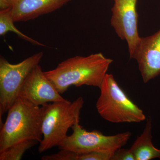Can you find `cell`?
<instances>
[{
    "instance_id": "cell-15",
    "label": "cell",
    "mask_w": 160,
    "mask_h": 160,
    "mask_svg": "<svg viewBox=\"0 0 160 160\" xmlns=\"http://www.w3.org/2000/svg\"><path fill=\"white\" fill-rule=\"evenodd\" d=\"M113 152H94L78 154V160H111Z\"/></svg>"
},
{
    "instance_id": "cell-12",
    "label": "cell",
    "mask_w": 160,
    "mask_h": 160,
    "mask_svg": "<svg viewBox=\"0 0 160 160\" xmlns=\"http://www.w3.org/2000/svg\"><path fill=\"white\" fill-rule=\"evenodd\" d=\"M14 21L12 17L10 9L0 10V35L4 36L8 32H12L17 35L19 37L37 46H46L28 36L24 34L18 30L14 25Z\"/></svg>"
},
{
    "instance_id": "cell-2",
    "label": "cell",
    "mask_w": 160,
    "mask_h": 160,
    "mask_svg": "<svg viewBox=\"0 0 160 160\" xmlns=\"http://www.w3.org/2000/svg\"><path fill=\"white\" fill-rule=\"evenodd\" d=\"M44 106H37L18 97L9 109L6 122L1 126L0 152L25 140L41 142Z\"/></svg>"
},
{
    "instance_id": "cell-10",
    "label": "cell",
    "mask_w": 160,
    "mask_h": 160,
    "mask_svg": "<svg viewBox=\"0 0 160 160\" xmlns=\"http://www.w3.org/2000/svg\"><path fill=\"white\" fill-rule=\"evenodd\" d=\"M71 0H10V12L15 22H27L60 9Z\"/></svg>"
},
{
    "instance_id": "cell-11",
    "label": "cell",
    "mask_w": 160,
    "mask_h": 160,
    "mask_svg": "<svg viewBox=\"0 0 160 160\" xmlns=\"http://www.w3.org/2000/svg\"><path fill=\"white\" fill-rule=\"evenodd\" d=\"M152 139V120L149 117L146 121L142 133L138 137L129 149L135 160L160 158V149L154 147Z\"/></svg>"
},
{
    "instance_id": "cell-14",
    "label": "cell",
    "mask_w": 160,
    "mask_h": 160,
    "mask_svg": "<svg viewBox=\"0 0 160 160\" xmlns=\"http://www.w3.org/2000/svg\"><path fill=\"white\" fill-rule=\"evenodd\" d=\"M78 154L74 152L66 149L55 154L45 155L42 158V160H78Z\"/></svg>"
},
{
    "instance_id": "cell-5",
    "label": "cell",
    "mask_w": 160,
    "mask_h": 160,
    "mask_svg": "<svg viewBox=\"0 0 160 160\" xmlns=\"http://www.w3.org/2000/svg\"><path fill=\"white\" fill-rule=\"evenodd\" d=\"M71 128L72 133L67 135L58 146L60 149L70 150L78 154L94 152L114 153L126 145L131 135L129 132L106 136L98 130L88 131L83 128L79 123Z\"/></svg>"
},
{
    "instance_id": "cell-13",
    "label": "cell",
    "mask_w": 160,
    "mask_h": 160,
    "mask_svg": "<svg viewBox=\"0 0 160 160\" xmlns=\"http://www.w3.org/2000/svg\"><path fill=\"white\" fill-rule=\"evenodd\" d=\"M38 142L36 140H28L16 143L0 152V160H19L28 149Z\"/></svg>"
},
{
    "instance_id": "cell-7",
    "label": "cell",
    "mask_w": 160,
    "mask_h": 160,
    "mask_svg": "<svg viewBox=\"0 0 160 160\" xmlns=\"http://www.w3.org/2000/svg\"><path fill=\"white\" fill-rule=\"evenodd\" d=\"M138 0H114L111 25L121 40L126 41L132 59L139 45L141 37L138 29Z\"/></svg>"
},
{
    "instance_id": "cell-6",
    "label": "cell",
    "mask_w": 160,
    "mask_h": 160,
    "mask_svg": "<svg viewBox=\"0 0 160 160\" xmlns=\"http://www.w3.org/2000/svg\"><path fill=\"white\" fill-rule=\"evenodd\" d=\"M40 52L16 64L9 63L0 58V122L2 117L7 112L18 98L23 83L43 57Z\"/></svg>"
},
{
    "instance_id": "cell-16",
    "label": "cell",
    "mask_w": 160,
    "mask_h": 160,
    "mask_svg": "<svg viewBox=\"0 0 160 160\" xmlns=\"http://www.w3.org/2000/svg\"><path fill=\"white\" fill-rule=\"evenodd\" d=\"M111 160H135V158L130 149L121 148L115 152Z\"/></svg>"
},
{
    "instance_id": "cell-8",
    "label": "cell",
    "mask_w": 160,
    "mask_h": 160,
    "mask_svg": "<svg viewBox=\"0 0 160 160\" xmlns=\"http://www.w3.org/2000/svg\"><path fill=\"white\" fill-rule=\"evenodd\" d=\"M18 97L22 98L37 106L49 102L67 101L61 95L38 65L33 68L21 87Z\"/></svg>"
},
{
    "instance_id": "cell-3",
    "label": "cell",
    "mask_w": 160,
    "mask_h": 160,
    "mask_svg": "<svg viewBox=\"0 0 160 160\" xmlns=\"http://www.w3.org/2000/svg\"><path fill=\"white\" fill-rule=\"evenodd\" d=\"M84 104V99L80 97L72 102L67 100L44 105L43 138L39 142V152L42 153L59 146L67 136L69 128L79 123Z\"/></svg>"
},
{
    "instance_id": "cell-4",
    "label": "cell",
    "mask_w": 160,
    "mask_h": 160,
    "mask_svg": "<svg viewBox=\"0 0 160 160\" xmlns=\"http://www.w3.org/2000/svg\"><path fill=\"white\" fill-rule=\"evenodd\" d=\"M96 103L98 113L113 123H139L146 120L144 112L126 95L113 75L107 73Z\"/></svg>"
},
{
    "instance_id": "cell-9",
    "label": "cell",
    "mask_w": 160,
    "mask_h": 160,
    "mask_svg": "<svg viewBox=\"0 0 160 160\" xmlns=\"http://www.w3.org/2000/svg\"><path fill=\"white\" fill-rule=\"evenodd\" d=\"M132 59L137 62L144 83L160 75V29L150 36L141 37Z\"/></svg>"
},
{
    "instance_id": "cell-17",
    "label": "cell",
    "mask_w": 160,
    "mask_h": 160,
    "mask_svg": "<svg viewBox=\"0 0 160 160\" xmlns=\"http://www.w3.org/2000/svg\"><path fill=\"white\" fill-rule=\"evenodd\" d=\"M10 0H0V10L9 9Z\"/></svg>"
},
{
    "instance_id": "cell-1",
    "label": "cell",
    "mask_w": 160,
    "mask_h": 160,
    "mask_svg": "<svg viewBox=\"0 0 160 160\" xmlns=\"http://www.w3.org/2000/svg\"><path fill=\"white\" fill-rule=\"evenodd\" d=\"M112 62L101 52L86 57L77 56L63 61L55 69L44 73L60 94L72 86L86 85L100 89Z\"/></svg>"
}]
</instances>
